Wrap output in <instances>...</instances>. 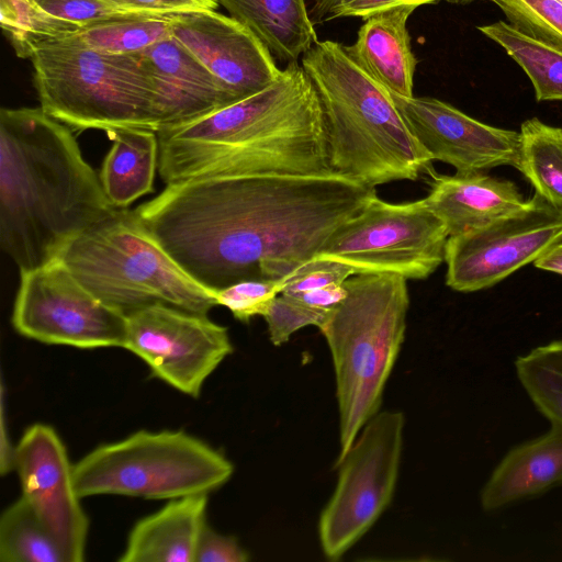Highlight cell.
Returning <instances> with one entry per match:
<instances>
[{
	"label": "cell",
	"mask_w": 562,
	"mask_h": 562,
	"mask_svg": "<svg viewBox=\"0 0 562 562\" xmlns=\"http://www.w3.org/2000/svg\"><path fill=\"white\" fill-rule=\"evenodd\" d=\"M375 194L340 176L199 178L167 184L135 210L173 260L216 293L288 277Z\"/></svg>",
	"instance_id": "6da1fadb"
},
{
	"label": "cell",
	"mask_w": 562,
	"mask_h": 562,
	"mask_svg": "<svg viewBox=\"0 0 562 562\" xmlns=\"http://www.w3.org/2000/svg\"><path fill=\"white\" fill-rule=\"evenodd\" d=\"M158 171L167 183L199 178L337 176L323 109L302 65L263 90L192 121L161 128Z\"/></svg>",
	"instance_id": "7a4b0ae2"
},
{
	"label": "cell",
	"mask_w": 562,
	"mask_h": 562,
	"mask_svg": "<svg viewBox=\"0 0 562 562\" xmlns=\"http://www.w3.org/2000/svg\"><path fill=\"white\" fill-rule=\"evenodd\" d=\"M116 207L66 124L40 108L0 111V245L20 271L56 260Z\"/></svg>",
	"instance_id": "3957f363"
},
{
	"label": "cell",
	"mask_w": 562,
	"mask_h": 562,
	"mask_svg": "<svg viewBox=\"0 0 562 562\" xmlns=\"http://www.w3.org/2000/svg\"><path fill=\"white\" fill-rule=\"evenodd\" d=\"M301 61L321 101L335 175L375 188L415 181L432 168L391 92L348 56L345 45L318 41Z\"/></svg>",
	"instance_id": "277c9868"
},
{
	"label": "cell",
	"mask_w": 562,
	"mask_h": 562,
	"mask_svg": "<svg viewBox=\"0 0 562 562\" xmlns=\"http://www.w3.org/2000/svg\"><path fill=\"white\" fill-rule=\"evenodd\" d=\"M345 300L319 327L329 347L339 413V452L349 450L379 413L398 357L409 306L407 279L396 273H358L344 283Z\"/></svg>",
	"instance_id": "5b68a950"
},
{
	"label": "cell",
	"mask_w": 562,
	"mask_h": 562,
	"mask_svg": "<svg viewBox=\"0 0 562 562\" xmlns=\"http://www.w3.org/2000/svg\"><path fill=\"white\" fill-rule=\"evenodd\" d=\"M57 259L126 316L156 303L205 315L218 305L216 294L173 260L136 210L116 209L70 240Z\"/></svg>",
	"instance_id": "8992f818"
},
{
	"label": "cell",
	"mask_w": 562,
	"mask_h": 562,
	"mask_svg": "<svg viewBox=\"0 0 562 562\" xmlns=\"http://www.w3.org/2000/svg\"><path fill=\"white\" fill-rule=\"evenodd\" d=\"M41 108L74 130L157 132V91L137 54L101 53L75 34L49 40L32 57Z\"/></svg>",
	"instance_id": "52a82bcc"
},
{
	"label": "cell",
	"mask_w": 562,
	"mask_h": 562,
	"mask_svg": "<svg viewBox=\"0 0 562 562\" xmlns=\"http://www.w3.org/2000/svg\"><path fill=\"white\" fill-rule=\"evenodd\" d=\"M78 495L173 499L209 494L233 475V463L182 430H139L99 446L74 464Z\"/></svg>",
	"instance_id": "ba28073f"
},
{
	"label": "cell",
	"mask_w": 562,
	"mask_h": 562,
	"mask_svg": "<svg viewBox=\"0 0 562 562\" xmlns=\"http://www.w3.org/2000/svg\"><path fill=\"white\" fill-rule=\"evenodd\" d=\"M405 416L384 411L360 430L335 462L338 480L318 521V537L328 560H339L375 524L391 504L398 477Z\"/></svg>",
	"instance_id": "9c48e42d"
},
{
	"label": "cell",
	"mask_w": 562,
	"mask_h": 562,
	"mask_svg": "<svg viewBox=\"0 0 562 562\" xmlns=\"http://www.w3.org/2000/svg\"><path fill=\"white\" fill-rule=\"evenodd\" d=\"M449 234L425 199L389 203L376 194L341 224L316 256L349 265L358 273H396L426 279L445 260Z\"/></svg>",
	"instance_id": "30bf717a"
},
{
	"label": "cell",
	"mask_w": 562,
	"mask_h": 562,
	"mask_svg": "<svg viewBox=\"0 0 562 562\" xmlns=\"http://www.w3.org/2000/svg\"><path fill=\"white\" fill-rule=\"evenodd\" d=\"M20 274L11 317L20 335L83 349L124 347L126 315L97 299L59 259Z\"/></svg>",
	"instance_id": "8fae6325"
},
{
	"label": "cell",
	"mask_w": 562,
	"mask_h": 562,
	"mask_svg": "<svg viewBox=\"0 0 562 562\" xmlns=\"http://www.w3.org/2000/svg\"><path fill=\"white\" fill-rule=\"evenodd\" d=\"M561 238L562 210L535 193L520 209L449 236L446 283L458 292L491 288L533 262Z\"/></svg>",
	"instance_id": "7c38bea8"
},
{
	"label": "cell",
	"mask_w": 562,
	"mask_h": 562,
	"mask_svg": "<svg viewBox=\"0 0 562 562\" xmlns=\"http://www.w3.org/2000/svg\"><path fill=\"white\" fill-rule=\"evenodd\" d=\"M126 317L123 348L140 358L154 376L192 397L234 349L227 328L205 314L156 303Z\"/></svg>",
	"instance_id": "4fadbf2b"
},
{
	"label": "cell",
	"mask_w": 562,
	"mask_h": 562,
	"mask_svg": "<svg viewBox=\"0 0 562 562\" xmlns=\"http://www.w3.org/2000/svg\"><path fill=\"white\" fill-rule=\"evenodd\" d=\"M66 447L49 425L37 423L22 435L14 453L22 495L61 551L65 562L85 560L89 519L74 482Z\"/></svg>",
	"instance_id": "5bb4252c"
},
{
	"label": "cell",
	"mask_w": 562,
	"mask_h": 562,
	"mask_svg": "<svg viewBox=\"0 0 562 562\" xmlns=\"http://www.w3.org/2000/svg\"><path fill=\"white\" fill-rule=\"evenodd\" d=\"M391 95L432 160L451 165L457 172L485 171L499 166L517 168L519 132L482 123L435 98Z\"/></svg>",
	"instance_id": "9a60e30c"
},
{
	"label": "cell",
	"mask_w": 562,
	"mask_h": 562,
	"mask_svg": "<svg viewBox=\"0 0 562 562\" xmlns=\"http://www.w3.org/2000/svg\"><path fill=\"white\" fill-rule=\"evenodd\" d=\"M171 31L235 103L270 86L282 71L248 27L216 10L173 15Z\"/></svg>",
	"instance_id": "2e32d148"
},
{
	"label": "cell",
	"mask_w": 562,
	"mask_h": 562,
	"mask_svg": "<svg viewBox=\"0 0 562 562\" xmlns=\"http://www.w3.org/2000/svg\"><path fill=\"white\" fill-rule=\"evenodd\" d=\"M137 55L157 91L159 130L235 103L218 80L173 37Z\"/></svg>",
	"instance_id": "e0dca14e"
},
{
	"label": "cell",
	"mask_w": 562,
	"mask_h": 562,
	"mask_svg": "<svg viewBox=\"0 0 562 562\" xmlns=\"http://www.w3.org/2000/svg\"><path fill=\"white\" fill-rule=\"evenodd\" d=\"M430 177V191L425 201L445 224L449 236L482 227L520 209L526 200L510 180L484 173L457 172Z\"/></svg>",
	"instance_id": "ac0fdd59"
},
{
	"label": "cell",
	"mask_w": 562,
	"mask_h": 562,
	"mask_svg": "<svg viewBox=\"0 0 562 562\" xmlns=\"http://www.w3.org/2000/svg\"><path fill=\"white\" fill-rule=\"evenodd\" d=\"M417 5H400L362 23L348 56L391 93L413 97L417 58L412 50L407 22Z\"/></svg>",
	"instance_id": "d6986e66"
},
{
	"label": "cell",
	"mask_w": 562,
	"mask_h": 562,
	"mask_svg": "<svg viewBox=\"0 0 562 562\" xmlns=\"http://www.w3.org/2000/svg\"><path fill=\"white\" fill-rule=\"evenodd\" d=\"M562 484V426L510 449L483 486L482 508L493 512Z\"/></svg>",
	"instance_id": "ffe728a7"
},
{
	"label": "cell",
	"mask_w": 562,
	"mask_h": 562,
	"mask_svg": "<svg viewBox=\"0 0 562 562\" xmlns=\"http://www.w3.org/2000/svg\"><path fill=\"white\" fill-rule=\"evenodd\" d=\"M206 507L207 494L169 499L160 510L134 525L119 561L194 562Z\"/></svg>",
	"instance_id": "44dd1931"
},
{
	"label": "cell",
	"mask_w": 562,
	"mask_h": 562,
	"mask_svg": "<svg viewBox=\"0 0 562 562\" xmlns=\"http://www.w3.org/2000/svg\"><path fill=\"white\" fill-rule=\"evenodd\" d=\"M248 27L281 64L299 59L318 42L305 0H216Z\"/></svg>",
	"instance_id": "7402d4cb"
},
{
	"label": "cell",
	"mask_w": 562,
	"mask_h": 562,
	"mask_svg": "<svg viewBox=\"0 0 562 562\" xmlns=\"http://www.w3.org/2000/svg\"><path fill=\"white\" fill-rule=\"evenodd\" d=\"M113 144L105 156L100 180L116 209H126L153 191L158 169L157 133L147 128H121L108 132Z\"/></svg>",
	"instance_id": "603a6c76"
},
{
	"label": "cell",
	"mask_w": 562,
	"mask_h": 562,
	"mask_svg": "<svg viewBox=\"0 0 562 562\" xmlns=\"http://www.w3.org/2000/svg\"><path fill=\"white\" fill-rule=\"evenodd\" d=\"M477 30L501 45L530 79L536 100H562V50L535 40L507 21L477 26Z\"/></svg>",
	"instance_id": "cb8c5ba5"
},
{
	"label": "cell",
	"mask_w": 562,
	"mask_h": 562,
	"mask_svg": "<svg viewBox=\"0 0 562 562\" xmlns=\"http://www.w3.org/2000/svg\"><path fill=\"white\" fill-rule=\"evenodd\" d=\"M518 169L536 193L562 210V127L538 117L520 125Z\"/></svg>",
	"instance_id": "d4e9b609"
},
{
	"label": "cell",
	"mask_w": 562,
	"mask_h": 562,
	"mask_svg": "<svg viewBox=\"0 0 562 562\" xmlns=\"http://www.w3.org/2000/svg\"><path fill=\"white\" fill-rule=\"evenodd\" d=\"M172 16L132 15L102 21L74 33L101 53L134 55L172 37Z\"/></svg>",
	"instance_id": "484cf974"
},
{
	"label": "cell",
	"mask_w": 562,
	"mask_h": 562,
	"mask_svg": "<svg viewBox=\"0 0 562 562\" xmlns=\"http://www.w3.org/2000/svg\"><path fill=\"white\" fill-rule=\"evenodd\" d=\"M1 562H65L56 542L20 497L0 517Z\"/></svg>",
	"instance_id": "4316f807"
},
{
	"label": "cell",
	"mask_w": 562,
	"mask_h": 562,
	"mask_svg": "<svg viewBox=\"0 0 562 562\" xmlns=\"http://www.w3.org/2000/svg\"><path fill=\"white\" fill-rule=\"evenodd\" d=\"M515 369L537 409L551 424L562 426V339L518 357Z\"/></svg>",
	"instance_id": "83f0119b"
},
{
	"label": "cell",
	"mask_w": 562,
	"mask_h": 562,
	"mask_svg": "<svg viewBox=\"0 0 562 562\" xmlns=\"http://www.w3.org/2000/svg\"><path fill=\"white\" fill-rule=\"evenodd\" d=\"M0 21L20 58L31 59L42 43L72 34L65 25L43 14L31 0H0Z\"/></svg>",
	"instance_id": "f1b7e54d"
},
{
	"label": "cell",
	"mask_w": 562,
	"mask_h": 562,
	"mask_svg": "<svg viewBox=\"0 0 562 562\" xmlns=\"http://www.w3.org/2000/svg\"><path fill=\"white\" fill-rule=\"evenodd\" d=\"M521 33L562 50V0H491Z\"/></svg>",
	"instance_id": "f546056e"
},
{
	"label": "cell",
	"mask_w": 562,
	"mask_h": 562,
	"mask_svg": "<svg viewBox=\"0 0 562 562\" xmlns=\"http://www.w3.org/2000/svg\"><path fill=\"white\" fill-rule=\"evenodd\" d=\"M282 286V280H243L215 294L218 305L227 307L236 319L248 323L256 315L267 314Z\"/></svg>",
	"instance_id": "4dcf8cb0"
},
{
	"label": "cell",
	"mask_w": 562,
	"mask_h": 562,
	"mask_svg": "<svg viewBox=\"0 0 562 562\" xmlns=\"http://www.w3.org/2000/svg\"><path fill=\"white\" fill-rule=\"evenodd\" d=\"M333 310L308 306L286 294L277 296L263 316L268 326L270 341L281 346L289 341L292 334L313 325L321 327Z\"/></svg>",
	"instance_id": "1f68e13d"
},
{
	"label": "cell",
	"mask_w": 562,
	"mask_h": 562,
	"mask_svg": "<svg viewBox=\"0 0 562 562\" xmlns=\"http://www.w3.org/2000/svg\"><path fill=\"white\" fill-rule=\"evenodd\" d=\"M34 5L52 20L76 33L92 24L132 16L120 13L103 0H31Z\"/></svg>",
	"instance_id": "d6a6232c"
},
{
	"label": "cell",
	"mask_w": 562,
	"mask_h": 562,
	"mask_svg": "<svg viewBox=\"0 0 562 562\" xmlns=\"http://www.w3.org/2000/svg\"><path fill=\"white\" fill-rule=\"evenodd\" d=\"M353 274L355 270L347 263L315 256L282 279L281 293L295 294L333 284H344Z\"/></svg>",
	"instance_id": "836d02e7"
},
{
	"label": "cell",
	"mask_w": 562,
	"mask_h": 562,
	"mask_svg": "<svg viewBox=\"0 0 562 562\" xmlns=\"http://www.w3.org/2000/svg\"><path fill=\"white\" fill-rule=\"evenodd\" d=\"M125 15L173 16L216 10V0H103Z\"/></svg>",
	"instance_id": "e575fe53"
},
{
	"label": "cell",
	"mask_w": 562,
	"mask_h": 562,
	"mask_svg": "<svg viewBox=\"0 0 562 562\" xmlns=\"http://www.w3.org/2000/svg\"><path fill=\"white\" fill-rule=\"evenodd\" d=\"M249 559V553L235 537L218 533L205 524L198 541L194 562H246Z\"/></svg>",
	"instance_id": "d590c367"
},
{
	"label": "cell",
	"mask_w": 562,
	"mask_h": 562,
	"mask_svg": "<svg viewBox=\"0 0 562 562\" xmlns=\"http://www.w3.org/2000/svg\"><path fill=\"white\" fill-rule=\"evenodd\" d=\"M436 3L435 0H339L328 15L336 18L356 16L367 20L382 11L400 5H417ZM327 20V21H328Z\"/></svg>",
	"instance_id": "8d00e7d4"
},
{
	"label": "cell",
	"mask_w": 562,
	"mask_h": 562,
	"mask_svg": "<svg viewBox=\"0 0 562 562\" xmlns=\"http://www.w3.org/2000/svg\"><path fill=\"white\" fill-rule=\"evenodd\" d=\"M286 295L292 296L308 306L330 311L345 300L347 296V290L344 284H333L316 290Z\"/></svg>",
	"instance_id": "74e56055"
},
{
	"label": "cell",
	"mask_w": 562,
	"mask_h": 562,
	"mask_svg": "<svg viewBox=\"0 0 562 562\" xmlns=\"http://www.w3.org/2000/svg\"><path fill=\"white\" fill-rule=\"evenodd\" d=\"M4 392L1 385V422H0V473L5 475L14 470L15 447L12 446L7 430L5 412H4Z\"/></svg>",
	"instance_id": "f35d334b"
},
{
	"label": "cell",
	"mask_w": 562,
	"mask_h": 562,
	"mask_svg": "<svg viewBox=\"0 0 562 562\" xmlns=\"http://www.w3.org/2000/svg\"><path fill=\"white\" fill-rule=\"evenodd\" d=\"M536 268L562 276V238L533 261Z\"/></svg>",
	"instance_id": "ab89813d"
},
{
	"label": "cell",
	"mask_w": 562,
	"mask_h": 562,
	"mask_svg": "<svg viewBox=\"0 0 562 562\" xmlns=\"http://www.w3.org/2000/svg\"><path fill=\"white\" fill-rule=\"evenodd\" d=\"M339 0H315L310 11L314 24L328 20V15Z\"/></svg>",
	"instance_id": "60d3db41"
},
{
	"label": "cell",
	"mask_w": 562,
	"mask_h": 562,
	"mask_svg": "<svg viewBox=\"0 0 562 562\" xmlns=\"http://www.w3.org/2000/svg\"><path fill=\"white\" fill-rule=\"evenodd\" d=\"M436 2L440 1V0H435ZM447 2H451V3H469V2H472V1H475V0H445Z\"/></svg>",
	"instance_id": "b9f144b4"
}]
</instances>
